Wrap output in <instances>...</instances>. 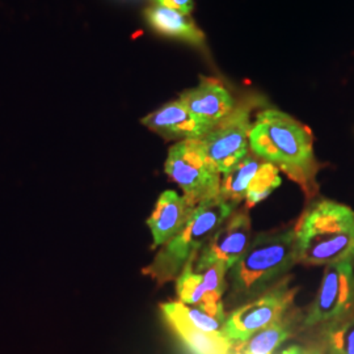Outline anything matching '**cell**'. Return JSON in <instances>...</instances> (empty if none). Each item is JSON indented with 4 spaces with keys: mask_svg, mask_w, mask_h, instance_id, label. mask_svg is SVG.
Here are the masks:
<instances>
[{
    "mask_svg": "<svg viewBox=\"0 0 354 354\" xmlns=\"http://www.w3.org/2000/svg\"><path fill=\"white\" fill-rule=\"evenodd\" d=\"M250 150L298 184L308 200L317 197L320 165L313 133L306 125L279 109H264L252 121Z\"/></svg>",
    "mask_w": 354,
    "mask_h": 354,
    "instance_id": "cell-1",
    "label": "cell"
},
{
    "mask_svg": "<svg viewBox=\"0 0 354 354\" xmlns=\"http://www.w3.org/2000/svg\"><path fill=\"white\" fill-rule=\"evenodd\" d=\"M298 264L354 261V210L332 200L311 203L294 226Z\"/></svg>",
    "mask_w": 354,
    "mask_h": 354,
    "instance_id": "cell-2",
    "label": "cell"
},
{
    "mask_svg": "<svg viewBox=\"0 0 354 354\" xmlns=\"http://www.w3.org/2000/svg\"><path fill=\"white\" fill-rule=\"evenodd\" d=\"M297 264L294 228L254 235L247 252L228 270V304L238 307L263 295Z\"/></svg>",
    "mask_w": 354,
    "mask_h": 354,
    "instance_id": "cell-3",
    "label": "cell"
},
{
    "mask_svg": "<svg viewBox=\"0 0 354 354\" xmlns=\"http://www.w3.org/2000/svg\"><path fill=\"white\" fill-rule=\"evenodd\" d=\"M238 207V203L222 197L198 205L188 225L160 247L151 264L143 268L142 273L151 277L158 285L176 281L183 269L196 259L215 231Z\"/></svg>",
    "mask_w": 354,
    "mask_h": 354,
    "instance_id": "cell-4",
    "label": "cell"
},
{
    "mask_svg": "<svg viewBox=\"0 0 354 354\" xmlns=\"http://www.w3.org/2000/svg\"><path fill=\"white\" fill-rule=\"evenodd\" d=\"M165 171L196 207L219 197L222 175L207 159L201 140L175 143L168 150Z\"/></svg>",
    "mask_w": 354,
    "mask_h": 354,
    "instance_id": "cell-5",
    "label": "cell"
},
{
    "mask_svg": "<svg viewBox=\"0 0 354 354\" xmlns=\"http://www.w3.org/2000/svg\"><path fill=\"white\" fill-rule=\"evenodd\" d=\"M259 104L254 96L236 102L232 112L203 137V150L215 169L223 176L250 153L251 113Z\"/></svg>",
    "mask_w": 354,
    "mask_h": 354,
    "instance_id": "cell-6",
    "label": "cell"
},
{
    "mask_svg": "<svg viewBox=\"0 0 354 354\" xmlns=\"http://www.w3.org/2000/svg\"><path fill=\"white\" fill-rule=\"evenodd\" d=\"M283 279L263 295L235 307L226 315L222 333L234 346L247 342L254 333L277 323L294 304L298 289Z\"/></svg>",
    "mask_w": 354,
    "mask_h": 354,
    "instance_id": "cell-7",
    "label": "cell"
},
{
    "mask_svg": "<svg viewBox=\"0 0 354 354\" xmlns=\"http://www.w3.org/2000/svg\"><path fill=\"white\" fill-rule=\"evenodd\" d=\"M354 314V261L326 266L320 288L304 319L306 328H328Z\"/></svg>",
    "mask_w": 354,
    "mask_h": 354,
    "instance_id": "cell-8",
    "label": "cell"
},
{
    "mask_svg": "<svg viewBox=\"0 0 354 354\" xmlns=\"http://www.w3.org/2000/svg\"><path fill=\"white\" fill-rule=\"evenodd\" d=\"M281 185L277 167L259 158L253 152L222 176L219 197L231 203H245L251 209L264 201Z\"/></svg>",
    "mask_w": 354,
    "mask_h": 354,
    "instance_id": "cell-9",
    "label": "cell"
},
{
    "mask_svg": "<svg viewBox=\"0 0 354 354\" xmlns=\"http://www.w3.org/2000/svg\"><path fill=\"white\" fill-rule=\"evenodd\" d=\"M252 241V221L248 207L236 209L192 261L193 270L200 272L215 264H222L230 270L247 252Z\"/></svg>",
    "mask_w": 354,
    "mask_h": 354,
    "instance_id": "cell-10",
    "label": "cell"
},
{
    "mask_svg": "<svg viewBox=\"0 0 354 354\" xmlns=\"http://www.w3.org/2000/svg\"><path fill=\"white\" fill-rule=\"evenodd\" d=\"M227 273V268L222 264L194 272L190 261L175 281L178 302L212 313H225Z\"/></svg>",
    "mask_w": 354,
    "mask_h": 354,
    "instance_id": "cell-11",
    "label": "cell"
},
{
    "mask_svg": "<svg viewBox=\"0 0 354 354\" xmlns=\"http://www.w3.org/2000/svg\"><path fill=\"white\" fill-rule=\"evenodd\" d=\"M178 100L209 129L226 118L238 102L225 84L213 77H201V83L184 91Z\"/></svg>",
    "mask_w": 354,
    "mask_h": 354,
    "instance_id": "cell-12",
    "label": "cell"
},
{
    "mask_svg": "<svg viewBox=\"0 0 354 354\" xmlns=\"http://www.w3.org/2000/svg\"><path fill=\"white\" fill-rule=\"evenodd\" d=\"M196 212V206L178 194L175 190L163 192L155 205V209L147 219V226L152 235V248H160L167 241L188 225Z\"/></svg>",
    "mask_w": 354,
    "mask_h": 354,
    "instance_id": "cell-13",
    "label": "cell"
},
{
    "mask_svg": "<svg viewBox=\"0 0 354 354\" xmlns=\"http://www.w3.org/2000/svg\"><path fill=\"white\" fill-rule=\"evenodd\" d=\"M142 125L167 140H200L210 130L177 99L140 120Z\"/></svg>",
    "mask_w": 354,
    "mask_h": 354,
    "instance_id": "cell-14",
    "label": "cell"
},
{
    "mask_svg": "<svg viewBox=\"0 0 354 354\" xmlns=\"http://www.w3.org/2000/svg\"><path fill=\"white\" fill-rule=\"evenodd\" d=\"M160 311L167 323L187 344L194 354H231L232 344L222 332H206L197 328L183 311L181 302L160 304Z\"/></svg>",
    "mask_w": 354,
    "mask_h": 354,
    "instance_id": "cell-15",
    "label": "cell"
},
{
    "mask_svg": "<svg viewBox=\"0 0 354 354\" xmlns=\"http://www.w3.org/2000/svg\"><path fill=\"white\" fill-rule=\"evenodd\" d=\"M145 16L147 23L159 33L183 39L193 46L201 48L205 45L203 30L194 24L188 15L160 6H152L146 10Z\"/></svg>",
    "mask_w": 354,
    "mask_h": 354,
    "instance_id": "cell-16",
    "label": "cell"
},
{
    "mask_svg": "<svg viewBox=\"0 0 354 354\" xmlns=\"http://www.w3.org/2000/svg\"><path fill=\"white\" fill-rule=\"evenodd\" d=\"M290 335V324L282 317L277 323L254 333L247 342L235 345V354H273Z\"/></svg>",
    "mask_w": 354,
    "mask_h": 354,
    "instance_id": "cell-17",
    "label": "cell"
},
{
    "mask_svg": "<svg viewBox=\"0 0 354 354\" xmlns=\"http://www.w3.org/2000/svg\"><path fill=\"white\" fill-rule=\"evenodd\" d=\"M323 330L326 354H354V314Z\"/></svg>",
    "mask_w": 354,
    "mask_h": 354,
    "instance_id": "cell-18",
    "label": "cell"
},
{
    "mask_svg": "<svg viewBox=\"0 0 354 354\" xmlns=\"http://www.w3.org/2000/svg\"><path fill=\"white\" fill-rule=\"evenodd\" d=\"M153 3L155 6L165 7L188 16L193 11V6H194V0H153Z\"/></svg>",
    "mask_w": 354,
    "mask_h": 354,
    "instance_id": "cell-19",
    "label": "cell"
},
{
    "mask_svg": "<svg viewBox=\"0 0 354 354\" xmlns=\"http://www.w3.org/2000/svg\"><path fill=\"white\" fill-rule=\"evenodd\" d=\"M281 354H317L315 352H311V351H306L301 346H290L289 349L283 351Z\"/></svg>",
    "mask_w": 354,
    "mask_h": 354,
    "instance_id": "cell-20",
    "label": "cell"
}]
</instances>
